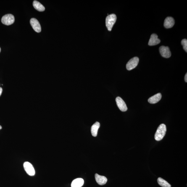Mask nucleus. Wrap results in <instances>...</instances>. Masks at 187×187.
<instances>
[{"label": "nucleus", "instance_id": "nucleus-1", "mask_svg": "<svg viewBox=\"0 0 187 187\" xmlns=\"http://www.w3.org/2000/svg\"><path fill=\"white\" fill-rule=\"evenodd\" d=\"M166 127L164 124L159 126L155 135V139L157 141L162 140L165 135L166 132Z\"/></svg>", "mask_w": 187, "mask_h": 187}, {"label": "nucleus", "instance_id": "nucleus-2", "mask_svg": "<svg viewBox=\"0 0 187 187\" xmlns=\"http://www.w3.org/2000/svg\"><path fill=\"white\" fill-rule=\"evenodd\" d=\"M117 16L115 14H111L107 16L106 19V25L109 31L112 30L113 27L117 20Z\"/></svg>", "mask_w": 187, "mask_h": 187}, {"label": "nucleus", "instance_id": "nucleus-3", "mask_svg": "<svg viewBox=\"0 0 187 187\" xmlns=\"http://www.w3.org/2000/svg\"><path fill=\"white\" fill-rule=\"evenodd\" d=\"M1 21L4 25H11L15 21V18L12 14H6L2 17Z\"/></svg>", "mask_w": 187, "mask_h": 187}, {"label": "nucleus", "instance_id": "nucleus-4", "mask_svg": "<svg viewBox=\"0 0 187 187\" xmlns=\"http://www.w3.org/2000/svg\"><path fill=\"white\" fill-rule=\"evenodd\" d=\"M139 62V59L137 57H135L131 59L126 65L127 70H131L135 68L137 66Z\"/></svg>", "mask_w": 187, "mask_h": 187}, {"label": "nucleus", "instance_id": "nucleus-5", "mask_svg": "<svg viewBox=\"0 0 187 187\" xmlns=\"http://www.w3.org/2000/svg\"><path fill=\"white\" fill-rule=\"evenodd\" d=\"M25 170L29 175L33 176L35 174V170L33 165L30 162H25L24 163Z\"/></svg>", "mask_w": 187, "mask_h": 187}, {"label": "nucleus", "instance_id": "nucleus-6", "mask_svg": "<svg viewBox=\"0 0 187 187\" xmlns=\"http://www.w3.org/2000/svg\"><path fill=\"white\" fill-rule=\"evenodd\" d=\"M159 51L162 57L165 58H169L171 56L170 48L168 46H162L159 48Z\"/></svg>", "mask_w": 187, "mask_h": 187}, {"label": "nucleus", "instance_id": "nucleus-7", "mask_svg": "<svg viewBox=\"0 0 187 187\" xmlns=\"http://www.w3.org/2000/svg\"><path fill=\"white\" fill-rule=\"evenodd\" d=\"M116 101L119 109L122 112H125L128 109L126 104L125 101L120 97H117L116 99Z\"/></svg>", "mask_w": 187, "mask_h": 187}, {"label": "nucleus", "instance_id": "nucleus-8", "mask_svg": "<svg viewBox=\"0 0 187 187\" xmlns=\"http://www.w3.org/2000/svg\"><path fill=\"white\" fill-rule=\"evenodd\" d=\"M31 25L35 32L40 33L41 32V28L39 22L36 19L32 18L30 21Z\"/></svg>", "mask_w": 187, "mask_h": 187}, {"label": "nucleus", "instance_id": "nucleus-9", "mask_svg": "<svg viewBox=\"0 0 187 187\" xmlns=\"http://www.w3.org/2000/svg\"><path fill=\"white\" fill-rule=\"evenodd\" d=\"M160 42V40L158 38V35L155 34H153L151 35L148 45L150 46H155L159 44Z\"/></svg>", "mask_w": 187, "mask_h": 187}, {"label": "nucleus", "instance_id": "nucleus-10", "mask_svg": "<svg viewBox=\"0 0 187 187\" xmlns=\"http://www.w3.org/2000/svg\"><path fill=\"white\" fill-rule=\"evenodd\" d=\"M175 24V20L173 18L168 17L166 18L164 23V26L166 29L172 28Z\"/></svg>", "mask_w": 187, "mask_h": 187}, {"label": "nucleus", "instance_id": "nucleus-11", "mask_svg": "<svg viewBox=\"0 0 187 187\" xmlns=\"http://www.w3.org/2000/svg\"><path fill=\"white\" fill-rule=\"evenodd\" d=\"M96 181L98 184L101 185L105 184L107 182V178L105 177L100 175L97 174L95 175Z\"/></svg>", "mask_w": 187, "mask_h": 187}, {"label": "nucleus", "instance_id": "nucleus-12", "mask_svg": "<svg viewBox=\"0 0 187 187\" xmlns=\"http://www.w3.org/2000/svg\"><path fill=\"white\" fill-rule=\"evenodd\" d=\"M162 97V94L160 93H157L149 98L148 99V102L152 104L156 103L160 101Z\"/></svg>", "mask_w": 187, "mask_h": 187}, {"label": "nucleus", "instance_id": "nucleus-13", "mask_svg": "<svg viewBox=\"0 0 187 187\" xmlns=\"http://www.w3.org/2000/svg\"><path fill=\"white\" fill-rule=\"evenodd\" d=\"M100 123L99 122H96L92 126L91 131L92 135L93 137H96L97 135L98 130L100 127Z\"/></svg>", "mask_w": 187, "mask_h": 187}, {"label": "nucleus", "instance_id": "nucleus-14", "mask_svg": "<svg viewBox=\"0 0 187 187\" xmlns=\"http://www.w3.org/2000/svg\"><path fill=\"white\" fill-rule=\"evenodd\" d=\"M84 184V180L82 178H78L74 180L72 182V187H81Z\"/></svg>", "mask_w": 187, "mask_h": 187}, {"label": "nucleus", "instance_id": "nucleus-15", "mask_svg": "<svg viewBox=\"0 0 187 187\" xmlns=\"http://www.w3.org/2000/svg\"><path fill=\"white\" fill-rule=\"evenodd\" d=\"M34 7L37 11L40 12H43L45 10V8L42 5L36 1H34L33 3Z\"/></svg>", "mask_w": 187, "mask_h": 187}, {"label": "nucleus", "instance_id": "nucleus-16", "mask_svg": "<svg viewBox=\"0 0 187 187\" xmlns=\"http://www.w3.org/2000/svg\"><path fill=\"white\" fill-rule=\"evenodd\" d=\"M157 182L158 184L162 187H171V185L168 182L161 177H159L158 178Z\"/></svg>", "mask_w": 187, "mask_h": 187}, {"label": "nucleus", "instance_id": "nucleus-17", "mask_svg": "<svg viewBox=\"0 0 187 187\" xmlns=\"http://www.w3.org/2000/svg\"><path fill=\"white\" fill-rule=\"evenodd\" d=\"M181 44L183 46V49L187 52V40L184 39L182 40Z\"/></svg>", "mask_w": 187, "mask_h": 187}, {"label": "nucleus", "instance_id": "nucleus-18", "mask_svg": "<svg viewBox=\"0 0 187 187\" xmlns=\"http://www.w3.org/2000/svg\"><path fill=\"white\" fill-rule=\"evenodd\" d=\"M2 92H3L2 88H1V87H0V96H1V94H2Z\"/></svg>", "mask_w": 187, "mask_h": 187}, {"label": "nucleus", "instance_id": "nucleus-19", "mask_svg": "<svg viewBox=\"0 0 187 187\" xmlns=\"http://www.w3.org/2000/svg\"><path fill=\"white\" fill-rule=\"evenodd\" d=\"M185 82H187V73L186 74V75H185Z\"/></svg>", "mask_w": 187, "mask_h": 187}, {"label": "nucleus", "instance_id": "nucleus-20", "mask_svg": "<svg viewBox=\"0 0 187 187\" xmlns=\"http://www.w3.org/2000/svg\"><path fill=\"white\" fill-rule=\"evenodd\" d=\"M1 129H2V127L0 125V130H1Z\"/></svg>", "mask_w": 187, "mask_h": 187}, {"label": "nucleus", "instance_id": "nucleus-21", "mask_svg": "<svg viewBox=\"0 0 187 187\" xmlns=\"http://www.w3.org/2000/svg\"><path fill=\"white\" fill-rule=\"evenodd\" d=\"M1 48H0V52H1Z\"/></svg>", "mask_w": 187, "mask_h": 187}]
</instances>
